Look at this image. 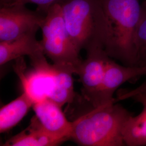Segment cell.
<instances>
[{
  "label": "cell",
  "mask_w": 146,
  "mask_h": 146,
  "mask_svg": "<svg viewBox=\"0 0 146 146\" xmlns=\"http://www.w3.org/2000/svg\"><path fill=\"white\" fill-rule=\"evenodd\" d=\"M37 31H31L15 39L0 41V64L28 56L31 61L45 55L40 41L37 40Z\"/></svg>",
  "instance_id": "cell-11"
},
{
  "label": "cell",
  "mask_w": 146,
  "mask_h": 146,
  "mask_svg": "<svg viewBox=\"0 0 146 146\" xmlns=\"http://www.w3.org/2000/svg\"><path fill=\"white\" fill-rule=\"evenodd\" d=\"M134 41L139 59L140 54L146 49V0L143 1L141 4V14Z\"/></svg>",
  "instance_id": "cell-15"
},
{
  "label": "cell",
  "mask_w": 146,
  "mask_h": 146,
  "mask_svg": "<svg viewBox=\"0 0 146 146\" xmlns=\"http://www.w3.org/2000/svg\"><path fill=\"white\" fill-rule=\"evenodd\" d=\"M146 75V66L121 65L110 58L104 72V76L93 107H98L111 102L115 91L127 82H135Z\"/></svg>",
  "instance_id": "cell-7"
},
{
  "label": "cell",
  "mask_w": 146,
  "mask_h": 146,
  "mask_svg": "<svg viewBox=\"0 0 146 146\" xmlns=\"http://www.w3.org/2000/svg\"><path fill=\"white\" fill-rule=\"evenodd\" d=\"M34 104L31 97L23 92L16 99L0 109V132L5 133L17 125Z\"/></svg>",
  "instance_id": "cell-13"
},
{
  "label": "cell",
  "mask_w": 146,
  "mask_h": 146,
  "mask_svg": "<svg viewBox=\"0 0 146 146\" xmlns=\"http://www.w3.org/2000/svg\"><path fill=\"white\" fill-rule=\"evenodd\" d=\"M54 67L55 84L49 99L62 107L66 104L72 103L76 96L74 88L73 74L54 66Z\"/></svg>",
  "instance_id": "cell-14"
},
{
  "label": "cell",
  "mask_w": 146,
  "mask_h": 146,
  "mask_svg": "<svg viewBox=\"0 0 146 146\" xmlns=\"http://www.w3.org/2000/svg\"><path fill=\"white\" fill-rule=\"evenodd\" d=\"M22 58L16 59L17 64L14 70L26 92L34 103L49 98L55 84L54 67L49 63L42 67L33 68L31 71L25 73Z\"/></svg>",
  "instance_id": "cell-8"
},
{
  "label": "cell",
  "mask_w": 146,
  "mask_h": 146,
  "mask_svg": "<svg viewBox=\"0 0 146 146\" xmlns=\"http://www.w3.org/2000/svg\"><path fill=\"white\" fill-rule=\"evenodd\" d=\"M139 61L140 66H146V49L140 54Z\"/></svg>",
  "instance_id": "cell-17"
},
{
  "label": "cell",
  "mask_w": 146,
  "mask_h": 146,
  "mask_svg": "<svg viewBox=\"0 0 146 146\" xmlns=\"http://www.w3.org/2000/svg\"><path fill=\"white\" fill-rule=\"evenodd\" d=\"M33 108L35 116L46 130L66 141L70 139L73 122L67 119L61 106L47 98L34 103Z\"/></svg>",
  "instance_id": "cell-10"
},
{
  "label": "cell",
  "mask_w": 146,
  "mask_h": 146,
  "mask_svg": "<svg viewBox=\"0 0 146 146\" xmlns=\"http://www.w3.org/2000/svg\"><path fill=\"white\" fill-rule=\"evenodd\" d=\"M133 115L116 102L93 107L73 121L70 139L80 146H125L122 129Z\"/></svg>",
  "instance_id": "cell-2"
},
{
  "label": "cell",
  "mask_w": 146,
  "mask_h": 146,
  "mask_svg": "<svg viewBox=\"0 0 146 146\" xmlns=\"http://www.w3.org/2000/svg\"><path fill=\"white\" fill-rule=\"evenodd\" d=\"M87 56L82 60L77 75L82 84L84 99L93 107L104 76L110 56L101 45L95 44L86 49Z\"/></svg>",
  "instance_id": "cell-6"
},
{
  "label": "cell",
  "mask_w": 146,
  "mask_h": 146,
  "mask_svg": "<svg viewBox=\"0 0 146 146\" xmlns=\"http://www.w3.org/2000/svg\"><path fill=\"white\" fill-rule=\"evenodd\" d=\"M45 15L23 5L1 6L0 41H10L28 33L38 31Z\"/></svg>",
  "instance_id": "cell-5"
},
{
  "label": "cell",
  "mask_w": 146,
  "mask_h": 146,
  "mask_svg": "<svg viewBox=\"0 0 146 146\" xmlns=\"http://www.w3.org/2000/svg\"><path fill=\"white\" fill-rule=\"evenodd\" d=\"M131 99L142 105L139 115L131 116L125 122L122 129L125 146H146V82L132 90H123L116 100Z\"/></svg>",
  "instance_id": "cell-9"
},
{
  "label": "cell",
  "mask_w": 146,
  "mask_h": 146,
  "mask_svg": "<svg viewBox=\"0 0 146 146\" xmlns=\"http://www.w3.org/2000/svg\"><path fill=\"white\" fill-rule=\"evenodd\" d=\"M66 140L46 130L36 117L31 119L30 125L25 130L11 137L3 146H54Z\"/></svg>",
  "instance_id": "cell-12"
},
{
  "label": "cell",
  "mask_w": 146,
  "mask_h": 146,
  "mask_svg": "<svg viewBox=\"0 0 146 146\" xmlns=\"http://www.w3.org/2000/svg\"><path fill=\"white\" fill-rule=\"evenodd\" d=\"M106 19L103 48L125 66H140L134 36L140 14L139 0H100Z\"/></svg>",
  "instance_id": "cell-1"
},
{
  "label": "cell",
  "mask_w": 146,
  "mask_h": 146,
  "mask_svg": "<svg viewBox=\"0 0 146 146\" xmlns=\"http://www.w3.org/2000/svg\"><path fill=\"white\" fill-rule=\"evenodd\" d=\"M41 28L40 42L45 55L56 67L77 75L82 60L68 33L58 3L48 9Z\"/></svg>",
  "instance_id": "cell-4"
},
{
  "label": "cell",
  "mask_w": 146,
  "mask_h": 146,
  "mask_svg": "<svg viewBox=\"0 0 146 146\" xmlns=\"http://www.w3.org/2000/svg\"><path fill=\"white\" fill-rule=\"evenodd\" d=\"M13 1L14 0H0L1 6L11 5Z\"/></svg>",
  "instance_id": "cell-18"
},
{
  "label": "cell",
  "mask_w": 146,
  "mask_h": 146,
  "mask_svg": "<svg viewBox=\"0 0 146 146\" xmlns=\"http://www.w3.org/2000/svg\"><path fill=\"white\" fill-rule=\"evenodd\" d=\"M58 3L67 31L78 52L94 44L103 47L106 19L100 0H61Z\"/></svg>",
  "instance_id": "cell-3"
},
{
  "label": "cell",
  "mask_w": 146,
  "mask_h": 146,
  "mask_svg": "<svg viewBox=\"0 0 146 146\" xmlns=\"http://www.w3.org/2000/svg\"><path fill=\"white\" fill-rule=\"evenodd\" d=\"M61 0H14L11 5L34 3L37 5L36 11L43 14H46L48 9L52 5L58 3Z\"/></svg>",
  "instance_id": "cell-16"
}]
</instances>
